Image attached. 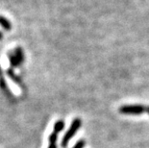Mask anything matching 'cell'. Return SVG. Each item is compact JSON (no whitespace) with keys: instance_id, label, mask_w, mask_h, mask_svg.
Segmentation results:
<instances>
[{"instance_id":"cell-1","label":"cell","mask_w":149,"mask_h":148,"mask_svg":"<svg viewBox=\"0 0 149 148\" xmlns=\"http://www.w3.org/2000/svg\"><path fill=\"white\" fill-rule=\"evenodd\" d=\"M82 125V121L81 119L79 117H76L73 119V121H72V123L70 125V127L68 131H66V133L65 134L64 138H63L62 140V142H61V147L62 148H66L68 145L69 141L72 138L75 136V134L77 133V131L80 129Z\"/></svg>"},{"instance_id":"cell-2","label":"cell","mask_w":149,"mask_h":148,"mask_svg":"<svg viewBox=\"0 0 149 148\" xmlns=\"http://www.w3.org/2000/svg\"><path fill=\"white\" fill-rule=\"evenodd\" d=\"M119 113L123 115H141L146 113V107L143 105H124L119 108Z\"/></svg>"},{"instance_id":"cell-3","label":"cell","mask_w":149,"mask_h":148,"mask_svg":"<svg viewBox=\"0 0 149 148\" xmlns=\"http://www.w3.org/2000/svg\"><path fill=\"white\" fill-rule=\"evenodd\" d=\"M0 89L2 90V91L5 93V95L7 96L8 98H10L11 100L15 99V97H14V95H13L12 91L10 90V89H9L7 82H6V80L4 79V77H3V73L0 74Z\"/></svg>"},{"instance_id":"cell-4","label":"cell","mask_w":149,"mask_h":148,"mask_svg":"<svg viewBox=\"0 0 149 148\" xmlns=\"http://www.w3.org/2000/svg\"><path fill=\"white\" fill-rule=\"evenodd\" d=\"M6 73H7V75L9 76V78L13 81V82H15V84H17V85H19V86L21 87H23V84H22V81L19 79V77L17 76V74L15 73L14 71H13V69H8L7 71H6Z\"/></svg>"},{"instance_id":"cell-5","label":"cell","mask_w":149,"mask_h":148,"mask_svg":"<svg viewBox=\"0 0 149 148\" xmlns=\"http://www.w3.org/2000/svg\"><path fill=\"white\" fill-rule=\"evenodd\" d=\"M0 26L6 31H11L12 30V23L11 21L6 18L3 15H0Z\"/></svg>"},{"instance_id":"cell-6","label":"cell","mask_w":149,"mask_h":148,"mask_svg":"<svg viewBox=\"0 0 149 148\" xmlns=\"http://www.w3.org/2000/svg\"><path fill=\"white\" fill-rule=\"evenodd\" d=\"M57 140H58V134L55 133V132H52L48 138V148H57Z\"/></svg>"},{"instance_id":"cell-7","label":"cell","mask_w":149,"mask_h":148,"mask_svg":"<svg viewBox=\"0 0 149 148\" xmlns=\"http://www.w3.org/2000/svg\"><path fill=\"white\" fill-rule=\"evenodd\" d=\"M65 126V121H64V120H61V119H60V120L56 121V122H55V124H54L53 132H55V133H57V134L61 133V132H62L63 130H64Z\"/></svg>"},{"instance_id":"cell-8","label":"cell","mask_w":149,"mask_h":148,"mask_svg":"<svg viewBox=\"0 0 149 148\" xmlns=\"http://www.w3.org/2000/svg\"><path fill=\"white\" fill-rule=\"evenodd\" d=\"M14 54L15 55V57L17 58L18 62H19V64L21 65L22 63L24 62V53H23L22 48H20V47H17V48L15 49Z\"/></svg>"},{"instance_id":"cell-9","label":"cell","mask_w":149,"mask_h":148,"mask_svg":"<svg viewBox=\"0 0 149 148\" xmlns=\"http://www.w3.org/2000/svg\"><path fill=\"white\" fill-rule=\"evenodd\" d=\"M9 61H10V65H11V67H18L20 64H19V62H18V60L17 58L15 57V55L14 54V52L13 53H9Z\"/></svg>"},{"instance_id":"cell-10","label":"cell","mask_w":149,"mask_h":148,"mask_svg":"<svg viewBox=\"0 0 149 148\" xmlns=\"http://www.w3.org/2000/svg\"><path fill=\"white\" fill-rule=\"evenodd\" d=\"M86 146V140H80L76 142L72 148H84Z\"/></svg>"},{"instance_id":"cell-11","label":"cell","mask_w":149,"mask_h":148,"mask_svg":"<svg viewBox=\"0 0 149 148\" xmlns=\"http://www.w3.org/2000/svg\"><path fill=\"white\" fill-rule=\"evenodd\" d=\"M2 38H3V34L1 31H0V40H2Z\"/></svg>"},{"instance_id":"cell-12","label":"cell","mask_w":149,"mask_h":148,"mask_svg":"<svg viewBox=\"0 0 149 148\" xmlns=\"http://www.w3.org/2000/svg\"><path fill=\"white\" fill-rule=\"evenodd\" d=\"M146 113L149 115V106H147V107H146Z\"/></svg>"},{"instance_id":"cell-13","label":"cell","mask_w":149,"mask_h":148,"mask_svg":"<svg viewBox=\"0 0 149 148\" xmlns=\"http://www.w3.org/2000/svg\"><path fill=\"white\" fill-rule=\"evenodd\" d=\"M2 73H3V72H2V69L0 68V74H2Z\"/></svg>"}]
</instances>
